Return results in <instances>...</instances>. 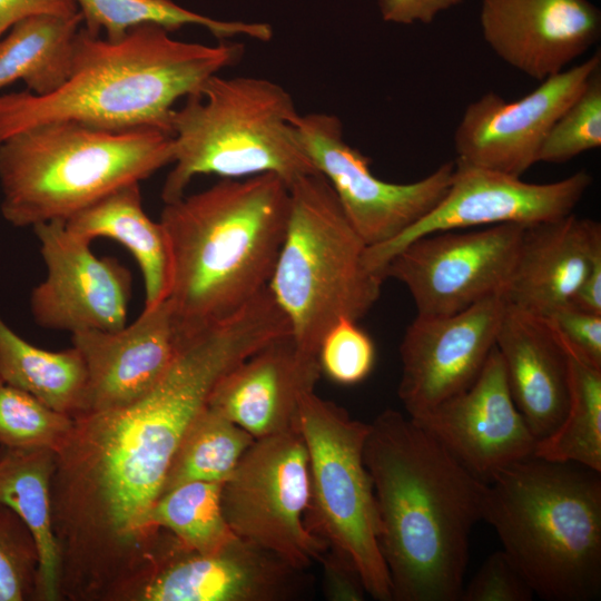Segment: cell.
Returning <instances> with one entry per match:
<instances>
[{
    "instance_id": "obj_27",
    "label": "cell",
    "mask_w": 601,
    "mask_h": 601,
    "mask_svg": "<svg viewBox=\"0 0 601 601\" xmlns=\"http://www.w3.org/2000/svg\"><path fill=\"white\" fill-rule=\"evenodd\" d=\"M0 382L22 390L75 418L85 408L87 368L76 347L52 352L35 346L0 316Z\"/></svg>"
},
{
    "instance_id": "obj_26",
    "label": "cell",
    "mask_w": 601,
    "mask_h": 601,
    "mask_svg": "<svg viewBox=\"0 0 601 601\" xmlns=\"http://www.w3.org/2000/svg\"><path fill=\"white\" fill-rule=\"evenodd\" d=\"M82 19L36 14L21 19L0 38V89L22 80L37 96L58 90L69 78Z\"/></svg>"
},
{
    "instance_id": "obj_15",
    "label": "cell",
    "mask_w": 601,
    "mask_h": 601,
    "mask_svg": "<svg viewBox=\"0 0 601 601\" xmlns=\"http://www.w3.org/2000/svg\"><path fill=\"white\" fill-rule=\"evenodd\" d=\"M46 264V278L30 295L35 322L47 329L118 331L127 325L131 275L117 259L97 257L90 242L65 220L32 227Z\"/></svg>"
},
{
    "instance_id": "obj_23",
    "label": "cell",
    "mask_w": 601,
    "mask_h": 601,
    "mask_svg": "<svg viewBox=\"0 0 601 601\" xmlns=\"http://www.w3.org/2000/svg\"><path fill=\"white\" fill-rule=\"evenodd\" d=\"M512 398L539 441L562 422L569 405L564 347L542 317L508 303L496 334Z\"/></svg>"
},
{
    "instance_id": "obj_39",
    "label": "cell",
    "mask_w": 601,
    "mask_h": 601,
    "mask_svg": "<svg viewBox=\"0 0 601 601\" xmlns=\"http://www.w3.org/2000/svg\"><path fill=\"white\" fill-rule=\"evenodd\" d=\"M464 0H377L380 14L397 24L431 23L439 13Z\"/></svg>"
},
{
    "instance_id": "obj_34",
    "label": "cell",
    "mask_w": 601,
    "mask_h": 601,
    "mask_svg": "<svg viewBox=\"0 0 601 601\" xmlns=\"http://www.w3.org/2000/svg\"><path fill=\"white\" fill-rule=\"evenodd\" d=\"M39 553L20 518L0 504V601H37Z\"/></svg>"
},
{
    "instance_id": "obj_18",
    "label": "cell",
    "mask_w": 601,
    "mask_h": 601,
    "mask_svg": "<svg viewBox=\"0 0 601 601\" xmlns=\"http://www.w3.org/2000/svg\"><path fill=\"white\" fill-rule=\"evenodd\" d=\"M410 418L486 483L533 456L538 443L512 398L496 346L471 386Z\"/></svg>"
},
{
    "instance_id": "obj_25",
    "label": "cell",
    "mask_w": 601,
    "mask_h": 601,
    "mask_svg": "<svg viewBox=\"0 0 601 601\" xmlns=\"http://www.w3.org/2000/svg\"><path fill=\"white\" fill-rule=\"evenodd\" d=\"M56 451L0 446V504L31 532L39 553L37 601H60L59 549L52 523Z\"/></svg>"
},
{
    "instance_id": "obj_32",
    "label": "cell",
    "mask_w": 601,
    "mask_h": 601,
    "mask_svg": "<svg viewBox=\"0 0 601 601\" xmlns=\"http://www.w3.org/2000/svg\"><path fill=\"white\" fill-rule=\"evenodd\" d=\"M73 418L57 412L29 393L0 382V446L57 451Z\"/></svg>"
},
{
    "instance_id": "obj_17",
    "label": "cell",
    "mask_w": 601,
    "mask_h": 601,
    "mask_svg": "<svg viewBox=\"0 0 601 601\" xmlns=\"http://www.w3.org/2000/svg\"><path fill=\"white\" fill-rule=\"evenodd\" d=\"M508 305L494 295L449 316H416L400 344L398 397L417 416L465 391L481 373Z\"/></svg>"
},
{
    "instance_id": "obj_7",
    "label": "cell",
    "mask_w": 601,
    "mask_h": 601,
    "mask_svg": "<svg viewBox=\"0 0 601 601\" xmlns=\"http://www.w3.org/2000/svg\"><path fill=\"white\" fill-rule=\"evenodd\" d=\"M298 114L292 95L275 81L211 76L174 109V166L162 186V200L184 196L198 175L273 174L290 186L317 173L295 126Z\"/></svg>"
},
{
    "instance_id": "obj_2",
    "label": "cell",
    "mask_w": 601,
    "mask_h": 601,
    "mask_svg": "<svg viewBox=\"0 0 601 601\" xmlns=\"http://www.w3.org/2000/svg\"><path fill=\"white\" fill-rule=\"evenodd\" d=\"M363 456L393 600L460 601L470 535L483 520L487 483L391 408L368 424Z\"/></svg>"
},
{
    "instance_id": "obj_10",
    "label": "cell",
    "mask_w": 601,
    "mask_h": 601,
    "mask_svg": "<svg viewBox=\"0 0 601 601\" xmlns=\"http://www.w3.org/2000/svg\"><path fill=\"white\" fill-rule=\"evenodd\" d=\"M308 455L298 431L256 439L221 486V508L231 532L306 570L327 543L309 526Z\"/></svg>"
},
{
    "instance_id": "obj_9",
    "label": "cell",
    "mask_w": 601,
    "mask_h": 601,
    "mask_svg": "<svg viewBox=\"0 0 601 601\" xmlns=\"http://www.w3.org/2000/svg\"><path fill=\"white\" fill-rule=\"evenodd\" d=\"M297 431L308 455L311 529L354 563L368 595L392 601L374 487L363 456L368 424L311 392L300 401Z\"/></svg>"
},
{
    "instance_id": "obj_29",
    "label": "cell",
    "mask_w": 601,
    "mask_h": 601,
    "mask_svg": "<svg viewBox=\"0 0 601 601\" xmlns=\"http://www.w3.org/2000/svg\"><path fill=\"white\" fill-rule=\"evenodd\" d=\"M560 343L568 356L569 405L561 424L538 441L534 456L601 472V368Z\"/></svg>"
},
{
    "instance_id": "obj_30",
    "label": "cell",
    "mask_w": 601,
    "mask_h": 601,
    "mask_svg": "<svg viewBox=\"0 0 601 601\" xmlns=\"http://www.w3.org/2000/svg\"><path fill=\"white\" fill-rule=\"evenodd\" d=\"M255 440L247 431L207 405L183 436L162 493L187 482L224 483Z\"/></svg>"
},
{
    "instance_id": "obj_24",
    "label": "cell",
    "mask_w": 601,
    "mask_h": 601,
    "mask_svg": "<svg viewBox=\"0 0 601 601\" xmlns=\"http://www.w3.org/2000/svg\"><path fill=\"white\" fill-rule=\"evenodd\" d=\"M65 225L90 243L98 237L115 239L132 254L144 278V308L167 299L171 282L168 239L161 223L145 213L139 181L116 188L66 219Z\"/></svg>"
},
{
    "instance_id": "obj_36",
    "label": "cell",
    "mask_w": 601,
    "mask_h": 601,
    "mask_svg": "<svg viewBox=\"0 0 601 601\" xmlns=\"http://www.w3.org/2000/svg\"><path fill=\"white\" fill-rule=\"evenodd\" d=\"M534 595L524 575L502 550L483 562L463 587L460 601H531Z\"/></svg>"
},
{
    "instance_id": "obj_21",
    "label": "cell",
    "mask_w": 601,
    "mask_h": 601,
    "mask_svg": "<svg viewBox=\"0 0 601 601\" xmlns=\"http://www.w3.org/2000/svg\"><path fill=\"white\" fill-rule=\"evenodd\" d=\"M71 342L87 368L85 414L119 407L145 395L169 368L180 339L171 305L165 299L144 308L135 322L118 331H78L71 334Z\"/></svg>"
},
{
    "instance_id": "obj_35",
    "label": "cell",
    "mask_w": 601,
    "mask_h": 601,
    "mask_svg": "<svg viewBox=\"0 0 601 601\" xmlns=\"http://www.w3.org/2000/svg\"><path fill=\"white\" fill-rule=\"evenodd\" d=\"M375 345L357 322L343 318L323 336L317 356L322 373L342 385L365 380L375 363Z\"/></svg>"
},
{
    "instance_id": "obj_37",
    "label": "cell",
    "mask_w": 601,
    "mask_h": 601,
    "mask_svg": "<svg viewBox=\"0 0 601 601\" xmlns=\"http://www.w3.org/2000/svg\"><path fill=\"white\" fill-rule=\"evenodd\" d=\"M544 319L566 347L601 368V315L568 304Z\"/></svg>"
},
{
    "instance_id": "obj_11",
    "label": "cell",
    "mask_w": 601,
    "mask_h": 601,
    "mask_svg": "<svg viewBox=\"0 0 601 601\" xmlns=\"http://www.w3.org/2000/svg\"><path fill=\"white\" fill-rule=\"evenodd\" d=\"M524 228L506 224L424 235L400 249L383 274L407 288L416 316L453 315L506 296Z\"/></svg>"
},
{
    "instance_id": "obj_16",
    "label": "cell",
    "mask_w": 601,
    "mask_h": 601,
    "mask_svg": "<svg viewBox=\"0 0 601 601\" xmlns=\"http://www.w3.org/2000/svg\"><path fill=\"white\" fill-rule=\"evenodd\" d=\"M601 66L600 50L548 77L524 97L506 101L487 91L464 110L454 131L455 161L521 177L538 162L553 122Z\"/></svg>"
},
{
    "instance_id": "obj_13",
    "label": "cell",
    "mask_w": 601,
    "mask_h": 601,
    "mask_svg": "<svg viewBox=\"0 0 601 601\" xmlns=\"http://www.w3.org/2000/svg\"><path fill=\"white\" fill-rule=\"evenodd\" d=\"M451 185L442 200L394 239L366 248L367 266L383 274L386 263L410 242L433 233L496 225L530 227L573 211L592 184L579 170L548 184L454 161ZM384 275V274H383Z\"/></svg>"
},
{
    "instance_id": "obj_19",
    "label": "cell",
    "mask_w": 601,
    "mask_h": 601,
    "mask_svg": "<svg viewBox=\"0 0 601 601\" xmlns=\"http://www.w3.org/2000/svg\"><path fill=\"white\" fill-rule=\"evenodd\" d=\"M480 26L501 60L542 81L598 42L601 11L589 0H482Z\"/></svg>"
},
{
    "instance_id": "obj_40",
    "label": "cell",
    "mask_w": 601,
    "mask_h": 601,
    "mask_svg": "<svg viewBox=\"0 0 601 601\" xmlns=\"http://www.w3.org/2000/svg\"><path fill=\"white\" fill-rule=\"evenodd\" d=\"M72 0H0V38L18 21L36 14L71 16Z\"/></svg>"
},
{
    "instance_id": "obj_12",
    "label": "cell",
    "mask_w": 601,
    "mask_h": 601,
    "mask_svg": "<svg viewBox=\"0 0 601 601\" xmlns=\"http://www.w3.org/2000/svg\"><path fill=\"white\" fill-rule=\"evenodd\" d=\"M295 126L314 168L334 190L346 217L367 247L385 244L427 215L446 194L454 161L406 184L388 183L371 170V159L344 139L339 118L298 114Z\"/></svg>"
},
{
    "instance_id": "obj_31",
    "label": "cell",
    "mask_w": 601,
    "mask_h": 601,
    "mask_svg": "<svg viewBox=\"0 0 601 601\" xmlns=\"http://www.w3.org/2000/svg\"><path fill=\"white\" fill-rule=\"evenodd\" d=\"M221 486L218 482L195 481L166 491L151 511L152 528L171 533L189 550L218 551L236 538L224 516Z\"/></svg>"
},
{
    "instance_id": "obj_5",
    "label": "cell",
    "mask_w": 601,
    "mask_h": 601,
    "mask_svg": "<svg viewBox=\"0 0 601 601\" xmlns=\"http://www.w3.org/2000/svg\"><path fill=\"white\" fill-rule=\"evenodd\" d=\"M600 473L533 455L501 469L487 483L483 520L542 599L601 595Z\"/></svg>"
},
{
    "instance_id": "obj_3",
    "label": "cell",
    "mask_w": 601,
    "mask_h": 601,
    "mask_svg": "<svg viewBox=\"0 0 601 601\" xmlns=\"http://www.w3.org/2000/svg\"><path fill=\"white\" fill-rule=\"evenodd\" d=\"M289 209V186L273 174L223 178L165 204L179 339L229 319L268 287Z\"/></svg>"
},
{
    "instance_id": "obj_6",
    "label": "cell",
    "mask_w": 601,
    "mask_h": 601,
    "mask_svg": "<svg viewBox=\"0 0 601 601\" xmlns=\"http://www.w3.org/2000/svg\"><path fill=\"white\" fill-rule=\"evenodd\" d=\"M171 134L75 120L21 129L0 142L1 214L16 227L66 220L116 188L173 162Z\"/></svg>"
},
{
    "instance_id": "obj_14",
    "label": "cell",
    "mask_w": 601,
    "mask_h": 601,
    "mask_svg": "<svg viewBox=\"0 0 601 601\" xmlns=\"http://www.w3.org/2000/svg\"><path fill=\"white\" fill-rule=\"evenodd\" d=\"M303 572L238 536L199 553L166 531L148 573L125 601H287L300 597Z\"/></svg>"
},
{
    "instance_id": "obj_1",
    "label": "cell",
    "mask_w": 601,
    "mask_h": 601,
    "mask_svg": "<svg viewBox=\"0 0 601 601\" xmlns=\"http://www.w3.org/2000/svg\"><path fill=\"white\" fill-rule=\"evenodd\" d=\"M265 342L239 313L183 338L138 400L73 418L51 485L62 600L125 601L144 579L165 533L150 514L183 436L220 378Z\"/></svg>"
},
{
    "instance_id": "obj_4",
    "label": "cell",
    "mask_w": 601,
    "mask_h": 601,
    "mask_svg": "<svg viewBox=\"0 0 601 601\" xmlns=\"http://www.w3.org/2000/svg\"><path fill=\"white\" fill-rule=\"evenodd\" d=\"M170 33L145 24L109 41L81 27L71 72L58 90L47 96L28 90L0 95V142L21 129L53 120L171 134L175 102L238 62L244 46L230 40L215 46L187 42Z\"/></svg>"
},
{
    "instance_id": "obj_8",
    "label": "cell",
    "mask_w": 601,
    "mask_h": 601,
    "mask_svg": "<svg viewBox=\"0 0 601 601\" xmlns=\"http://www.w3.org/2000/svg\"><path fill=\"white\" fill-rule=\"evenodd\" d=\"M289 191L287 228L268 288L295 341L317 354L336 322H358L372 309L386 278L367 266V245L321 174L300 177Z\"/></svg>"
},
{
    "instance_id": "obj_38",
    "label": "cell",
    "mask_w": 601,
    "mask_h": 601,
    "mask_svg": "<svg viewBox=\"0 0 601 601\" xmlns=\"http://www.w3.org/2000/svg\"><path fill=\"white\" fill-rule=\"evenodd\" d=\"M325 597L332 601H362L367 594L354 563L341 552L327 548L319 560Z\"/></svg>"
},
{
    "instance_id": "obj_22",
    "label": "cell",
    "mask_w": 601,
    "mask_h": 601,
    "mask_svg": "<svg viewBox=\"0 0 601 601\" xmlns=\"http://www.w3.org/2000/svg\"><path fill=\"white\" fill-rule=\"evenodd\" d=\"M599 256L601 225L597 220L571 213L525 227L506 300L548 317L570 304Z\"/></svg>"
},
{
    "instance_id": "obj_20",
    "label": "cell",
    "mask_w": 601,
    "mask_h": 601,
    "mask_svg": "<svg viewBox=\"0 0 601 601\" xmlns=\"http://www.w3.org/2000/svg\"><path fill=\"white\" fill-rule=\"evenodd\" d=\"M321 374L317 354L287 333L226 373L208 405L255 439L297 431L300 401L314 392Z\"/></svg>"
},
{
    "instance_id": "obj_41",
    "label": "cell",
    "mask_w": 601,
    "mask_h": 601,
    "mask_svg": "<svg viewBox=\"0 0 601 601\" xmlns=\"http://www.w3.org/2000/svg\"><path fill=\"white\" fill-rule=\"evenodd\" d=\"M570 304L583 312L601 315V256L593 262Z\"/></svg>"
},
{
    "instance_id": "obj_33",
    "label": "cell",
    "mask_w": 601,
    "mask_h": 601,
    "mask_svg": "<svg viewBox=\"0 0 601 601\" xmlns=\"http://www.w3.org/2000/svg\"><path fill=\"white\" fill-rule=\"evenodd\" d=\"M601 146V66L548 131L538 162L563 164Z\"/></svg>"
},
{
    "instance_id": "obj_28",
    "label": "cell",
    "mask_w": 601,
    "mask_h": 601,
    "mask_svg": "<svg viewBox=\"0 0 601 601\" xmlns=\"http://www.w3.org/2000/svg\"><path fill=\"white\" fill-rule=\"evenodd\" d=\"M81 16V27L92 36L118 41L131 29L159 26L169 32L186 26L207 29L219 41L247 37L269 41L273 29L264 22L224 21L188 10L173 0H72Z\"/></svg>"
}]
</instances>
